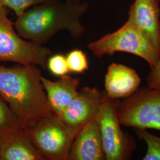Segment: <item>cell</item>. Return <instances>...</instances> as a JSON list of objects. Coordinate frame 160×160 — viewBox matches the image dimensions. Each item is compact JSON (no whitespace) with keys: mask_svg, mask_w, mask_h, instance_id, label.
<instances>
[{"mask_svg":"<svg viewBox=\"0 0 160 160\" xmlns=\"http://www.w3.org/2000/svg\"><path fill=\"white\" fill-rule=\"evenodd\" d=\"M49 0H0V4L12 10L18 17L29 8Z\"/></svg>","mask_w":160,"mask_h":160,"instance_id":"17","label":"cell"},{"mask_svg":"<svg viewBox=\"0 0 160 160\" xmlns=\"http://www.w3.org/2000/svg\"><path fill=\"white\" fill-rule=\"evenodd\" d=\"M47 68L53 74L60 77L67 75L70 72L67 58L61 54H56L49 57L47 62Z\"/></svg>","mask_w":160,"mask_h":160,"instance_id":"18","label":"cell"},{"mask_svg":"<svg viewBox=\"0 0 160 160\" xmlns=\"http://www.w3.org/2000/svg\"><path fill=\"white\" fill-rule=\"evenodd\" d=\"M88 48L98 58L116 52H126L145 60L152 69L160 59L157 51L139 30L127 21L114 32L91 42Z\"/></svg>","mask_w":160,"mask_h":160,"instance_id":"3","label":"cell"},{"mask_svg":"<svg viewBox=\"0 0 160 160\" xmlns=\"http://www.w3.org/2000/svg\"><path fill=\"white\" fill-rule=\"evenodd\" d=\"M118 118L122 126L160 131V88L139 87L120 102Z\"/></svg>","mask_w":160,"mask_h":160,"instance_id":"6","label":"cell"},{"mask_svg":"<svg viewBox=\"0 0 160 160\" xmlns=\"http://www.w3.org/2000/svg\"><path fill=\"white\" fill-rule=\"evenodd\" d=\"M141 83V78L133 69L121 63H111L105 75V92L112 99L125 98L136 92Z\"/></svg>","mask_w":160,"mask_h":160,"instance_id":"11","label":"cell"},{"mask_svg":"<svg viewBox=\"0 0 160 160\" xmlns=\"http://www.w3.org/2000/svg\"><path fill=\"white\" fill-rule=\"evenodd\" d=\"M105 92L97 87H83L68 106L58 116L68 126L75 137L96 116Z\"/></svg>","mask_w":160,"mask_h":160,"instance_id":"8","label":"cell"},{"mask_svg":"<svg viewBox=\"0 0 160 160\" xmlns=\"http://www.w3.org/2000/svg\"><path fill=\"white\" fill-rule=\"evenodd\" d=\"M88 7L87 2L49 0L17 17L14 28L23 39L41 45L62 30L73 38H80L86 31L81 19Z\"/></svg>","mask_w":160,"mask_h":160,"instance_id":"2","label":"cell"},{"mask_svg":"<svg viewBox=\"0 0 160 160\" xmlns=\"http://www.w3.org/2000/svg\"><path fill=\"white\" fill-rule=\"evenodd\" d=\"M69 1H75V2H81V1H82V0H69Z\"/></svg>","mask_w":160,"mask_h":160,"instance_id":"20","label":"cell"},{"mask_svg":"<svg viewBox=\"0 0 160 160\" xmlns=\"http://www.w3.org/2000/svg\"><path fill=\"white\" fill-rule=\"evenodd\" d=\"M48 102L55 114L62 112L78 93L80 80L65 75L57 81L42 77Z\"/></svg>","mask_w":160,"mask_h":160,"instance_id":"13","label":"cell"},{"mask_svg":"<svg viewBox=\"0 0 160 160\" xmlns=\"http://www.w3.org/2000/svg\"><path fill=\"white\" fill-rule=\"evenodd\" d=\"M20 128L14 114L7 104L0 97V135Z\"/></svg>","mask_w":160,"mask_h":160,"instance_id":"15","label":"cell"},{"mask_svg":"<svg viewBox=\"0 0 160 160\" xmlns=\"http://www.w3.org/2000/svg\"><path fill=\"white\" fill-rule=\"evenodd\" d=\"M147 87L151 89L160 88V59L151 71L147 78Z\"/></svg>","mask_w":160,"mask_h":160,"instance_id":"19","label":"cell"},{"mask_svg":"<svg viewBox=\"0 0 160 160\" xmlns=\"http://www.w3.org/2000/svg\"><path fill=\"white\" fill-rule=\"evenodd\" d=\"M119 99L106 94L96 116L107 160H129L137 148L133 137L123 131L118 118Z\"/></svg>","mask_w":160,"mask_h":160,"instance_id":"4","label":"cell"},{"mask_svg":"<svg viewBox=\"0 0 160 160\" xmlns=\"http://www.w3.org/2000/svg\"><path fill=\"white\" fill-rule=\"evenodd\" d=\"M160 0H135L128 21L136 26L160 53Z\"/></svg>","mask_w":160,"mask_h":160,"instance_id":"9","label":"cell"},{"mask_svg":"<svg viewBox=\"0 0 160 160\" xmlns=\"http://www.w3.org/2000/svg\"><path fill=\"white\" fill-rule=\"evenodd\" d=\"M25 129L17 128L0 135V160H44Z\"/></svg>","mask_w":160,"mask_h":160,"instance_id":"12","label":"cell"},{"mask_svg":"<svg viewBox=\"0 0 160 160\" xmlns=\"http://www.w3.org/2000/svg\"><path fill=\"white\" fill-rule=\"evenodd\" d=\"M34 65H0V97L14 114L20 128L28 129L54 114Z\"/></svg>","mask_w":160,"mask_h":160,"instance_id":"1","label":"cell"},{"mask_svg":"<svg viewBox=\"0 0 160 160\" xmlns=\"http://www.w3.org/2000/svg\"><path fill=\"white\" fill-rule=\"evenodd\" d=\"M8 13V9L0 4V61L34 65L46 69L51 50L22 38Z\"/></svg>","mask_w":160,"mask_h":160,"instance_id":"5","label":"cell"},{"mask_svg":"<svg viewBox=\"0 0 160 160\" xmlns=\"http://www.w3.org/2000/svg\"><path fill=\"white\" fill-rule=\"evenodd\" d=\"M104 160L106 156L99 126L95 116L76 135L68 160Z\"/></svg>","mask_w":160,"mask_h":160,"instance_id":"10","label":"cell"},{"mask_svg":"<svg viewBox=\"0 0 160 160\" xmlns=\"http://www.w3.org/2000/svg\"><path fill=\"white\" fill-rule=\"evenodd\" d=\"M69 70L75 73H83L88 69V62L86 54L80 49L69 52L66 57Z\"/></svg>","mask_w":160,"mask_h":160,"instance_id":"16","label":"cell"},{"mask_svg":"<svg viewBox=\"0 0 160 160\" xmlns=\"http://www.w3.org/2000/svg\"><path fill=\"white\" fill-rule=\"evenodd\" d=\"M25 129L45 160H68L75 135L57 114Z\"/></svg>","mask_w":160,"mask_h":160,"instance_id":"7","label":"cell"},{"mask_svg":"<svg viewBox=\"0 0 160 160\" xmlns=\"http://www.w3.org/2000/svg\"><path fill=\"white\" fill-rule=\"evenodd\" d=\"M138 137L143 141L147 146L143 160H160V137L154 135L147 129L133 128Z\"/></svg>","mask_w":160,"mask_h":160,"instance_id":"14","label":"cell"}]
</instances>
